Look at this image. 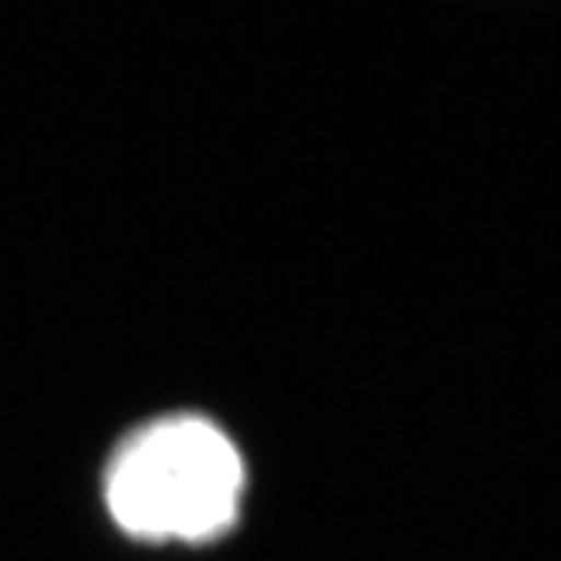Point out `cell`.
I'll use <instances>...</instances> for the list:
<instances>
[{"instance_id":"obj_1","label":"cell","mask_w":561,"mask_h":561,"mask_svg":"<svg viewBox=\"0 0 561 561\" xmlns=\"http://www.w3.org/2000/svg\"><path fill=\"white\" fill-rule=\"evenodd\" d=\"M244 460L230 436L199 416H167L133 433L105 470V504L146 541L224 535L244 497Z\"/></svg>"}]
</instances>
